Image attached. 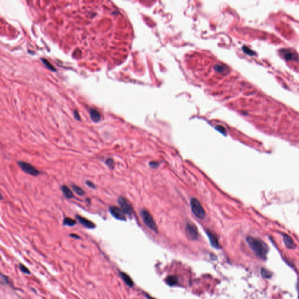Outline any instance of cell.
I'll list each match as a JSON object with an SVG mask.
<instances>
[{
    "label": "cell",
    "mask_w": 299,
    "mask_h": 299,
    "mask_svg": "<svg viewBox=\"0 0 299 299\" xmlns=\"http://www.w3.org/2000/svg\"><path fill=\"white\" fill-rule=\"evenodd\" d=\"M246 240L248 244L256 255L262 259L265 260L266 259L269 248L263 241L252 237H248Z\"/></svg>",
    "instance_id": "obj_1"
},
{
    "label": "cell",
    "mask_w": 299,
    "mask_h": 299,
    "mask_svg": "<svg viewBox=\"0 0 299 299\" xmlns=\"http://www.w3.org/2000/svg\"><path fill=\"white\" fill-rule=\"evenodd\" d=\"M191 206L194 215L199 219H203L206 216V212L200 202L196 198L191 200Z\"/></svg>",
    "instance_id": "obj_2"
},
{
    "label": "cell",
    "mask_w": 299,
    "mask_h": 299,
    "mask_svg": "<svg viewBox=\"0 0 299 299\" xmlns=\"http://www.w3.org/2000/svg\"><path fill=\"white\" fill-rule=\"evenodd\" d=\"M140 216L144 223L149 228L156 233H157L158 230L157 225L149 211L143 209L140 211Z\"/></svg>",
    "instance_id": "obj_3"
},
{
    "label": "cell",
    "mask_w": 299,
    "mask_h": 299,
    "mask_svg": "<svg viewBox=\"0 0 299 299\" xmlns=\"http://www.w3.org/2000/svg\"><path fill=\"white\" fill-rule=\"evenodd\" d=\"M18 164L20 168L27 174L36 176H37L40 174V172L38 169H37L35 167L29 163H27L24 161H18Z\"/></svg>",
    "instance_id": "obj_4"
},
{
    "label": "cell",
    "mask_w": 299,
    "mask_h": 299,
    "mask_svg": "<svg viewBox=\"0 0 299 299\" xmlns=\"http://www.w3.org/2000/svg\"><path fill=\"white\" fill-rule=\"evenodd\" d=\"M118 203L124 213L127 216L131 217L133 210L130 204L127 202V201L123 197L121 196L118 198Z\"/></svg>",
    "instance_id": "obj_5"
},
{
    "label": "cell",
    "mask_w": 299,
    "mask_h": 299,
    "mask_svg": "<svg viewBox=\"0 0 299 299\" xmlns=\"http://www.w3.org/2000/svg\"><path fill=\"white\" fill-rule=\"evenodd\" d=\"M186 233L188 237L191 240H195L198 237V231L197 227L192 223H188L186 224Z\"/></svg>",
    "instance_id": "obj_6"
},
{
    "label": "cell",
    "mask_w": 299,
    "mask_h": 299,
    "mask_svg": "<svg viewBox=\"0 0 299 299\" xmlns=\"http://www.w3.org/2000/svg\"><path fill=\"white\" fill-rule=\"evenodd\" d=\"M109 211L115 219L122 221L126 220L125 214L121 208L115 206H112L109 207Z\"/></svg>",
    "instance_id": "obj_7"
},
{
    "label": "cell",
    "mask_w": 299,
    "mask_h": 299,
    "mask_svg": "<svg viewBox=\"0 0 299 299\" xmlns=\"http://www.w3.org/2000/svg\"><path fill=\"white\" fill-rule=\"evenodd\" d=\"M281 54L284 57L285 59L287 60L298 61L299 57L296 52L291 50L290 49H282L281 50Z\"/></svg>",
    "instance_id": "obj_8"
},
{
    "label": "cell",
    "mask_w": 299,
    "mask_h": 299,
    "mask_svg": "<svg viewBox=\"0 0 299 299\" xmlns=\"http://www.w3.org/2000/svg\"><path fill=\"white\" fill-rule=\"evenodd\" d=\"M76 217H77V220H79V223L82 225H83L84 227H85L88 229H94L95 227V224L94 223H93L92 221H91L90 220H88L87 219H86L85 217H82L79 216V215H77Z\"/></svg>",
    "instance_id": "obj_9"
},
{
    "label": "cell",
    "mask_w": 299,
    "mask_h": 299,
    "mask_svg": "<svg viewBox=\"0 0 299 299\" xmlns=\"http://www.w3.org/2000/svg\"><path fill=\"white\" fill-rule=\"evenodd\" d=\"M206 232V234H207L208 237L209 238L211 246H213L215 248H219L220 245H219L217 238L216 237V236L209 230H207Z\"/></svg>",
    "instance_id": "obj_10"
},
{
    "label": "cell",
    "mask_w": 299,
    "mask_h": 299,
    "mask_svg": "<svg viewBox=\"0 0 299 299\" xmlns=\"http://www.w3.org/2000/svg\"><path fill=\"white\" fill-rule=\"evenodd\" d=\"M283 240L286 246L290 249H293L296 247L293 239L287 234L283 235Z\"/></svg>",
    "instance_id": "obj_11"
},
{
    "label": "cell",
    "mask_w": 299,
    "mask_h": 299,
    "mask_svg": "<svg viewBox=\"0 0 299 299\" xmlns=\"http://www.w3.org/2000/svg\"><path fill=\"white\" fill-rule=\"evenodd\" d=\"M89 115L91 120L97 123L101 120V114L99 112L95 109H91L89 111Z\"/></svg>",
    "instance_id": "obj_12"
},
{
    "label": "cell",
    "mask_w": 299,
    "mask_h": 299,
    "mask_svg": "<svg viewBox=\"0 0 299 299\" xmlns=\"http://www.w3.org/2000/svg\"><path fill=\"white\" fill-rule=\"evenodd\" d=\"M120 276L121 278L124 281V283L129 287H132L134 285V283L132 281V278L126 273L123 272L120 273Z\"/></svg>",
    "instance_id": "obj_13"
},
{
    "label": "cell",
    "mask_w": 299,
    "mask_h": 299,
    "mask_svg": "<svg viewBox=\"0 0 299 299\" xmlns=\"http://www.w3.org/2000/svg\"><path fill=\"white\" fill-rule=\"evenodd\" d=\"M62 191L64 194V195L69 199H71L74 197L73 194L70 189L67 186H62L61 188Z\"/></svg>",
    "instance_id": "obj_14"
},
{
    "label": "cell",
    "mask_w": 299,
    "mask_h": 299,
    "mask_svg": "<svg viewBox=\"0 0 299 299\" xmlns=\"http://www.w3.org/2000/svg\"><path fill=\"white\" fill-rule=\"evenodd\" d=\"M166 282L169 286H175L178 283V279L175 276H169L166 279Z\"/></svg>",
    "instance_id": "obj_15"
},
{
    "label": "cell",
    "mask_w": 299,
    "mask_h": 299,
    "mask_svg": "<svg viewBox=\"0 0 299 299\" xmlns=\"http://www.w3.org/2000/svg\"><path fill=\"white\" fill-rule=\"evenodd\" d=\"M63 224L64 226H74V225L76 224V221L69 217H66L63 220Z\"/></svg>",
    "instance_id": "obj_16"
},
{
    "label": "cell",
    "mask_w": 299,
    "mask_h": 299,
    "mask_svg": "<svg viewBox=\"0 0 299 299\" xmlns=\"http://www.w3.org/2000/svg\"><path fill=\"white\" fill-rule=\"evenodd\" d=\"M72 188L73 191L79 195H83L84 194V191L81 188H79V186H78L77 185H72Z\"/></svg>",
    "instance_id": "obj_17"
},
{
    "label": "cell",
    "mask_w": 299,
    "mask_h": 299,
    "mask_svg": "<svg viewBox=\"0 0 299 299\" xmlns=\"http://www.w3.org/2000/svg\"><path fill=\"white\" fill-rule=\"evenodd\" d=\"M42 61L43 63V64H44V65L46 66V67L48 69H49L50 70L53 71H56L55 68L53 67V66L49 62H48V60H46L44 59H42Z\"/></svg>",
    "instance_id": "obj_18"
},
{
    "label": "cell",
    "mask_w": 299,
    "mask_h": 299,
    "mask_svg": "<svg viewBox=\"0 0 299 299\" xmlns=\"http://www.w3.org/2000/svg\"><path fill=\"white\" fill-rule=\"evenodd\" d=\"M261 274L264 278H267V279L270 278L271 277V275H272L271 273L269 271L265 269H262V270L261 271Z\"/></svg>",
    "instance_id": "obj_19"
},
{
    "label": "cell",
    "mask_w": 299,
    "mask_h": 299,
    "mask_svg": "<svg viewBox=\"0 0 299 299\" xmlns=\"http://www.w3.org/2000/svg\"><path fill=\"white\" fill-rule=\"evenodd\" d=\"M106 164L108 167L110 168L111 169H113L114 168V162L113 159H107L106 161Z\"/></svg>",
    "instance_id": "obj_20"
},
{
    "label": "cell",
    "mask_w": 299,
    "mask_h": 299,
    "mask_svg": "<svg viewBox=\"0 0 299 299\" xmlns=\"http://www.w3.org/2000/svg\"><path fill=\"white\" fill-rule=\"evenodd\" d=\"M19 268L20 270H21L22 272L24 273H25V274H30V271H29V270L27 268V267H26L25 265H22V264H19Z\"/></svg>",
    "instance_id": "obj_21"
},
{
    "label": "cell",
    "mask_w": 299,
    "mask_h": 299,
    "mask_svg": "<svg viewBox=\"0 0 299 299\" xmlns=\"http://www.w3.org/2000/svg\"><path fill=\"white\" fill-rule=\"evenodd\" d=\"M149 165L150 167L153 168H157L159 167V163L158 162H156V161H152V162H150Z\"/></svg>",
    "instance_id": "obj_22"
},
{
    "label": "cell",
    "mask_w": 299,
    "mask_h": 299,
    "mask_svg": "<svg viewBox=\"0 0 299 299\" xmlns=\"http://www.w3.org/2000/svg\"><path fill=\"white\" fill-rule=\"evenodd\" d=\"M85 183H86V185H87L88 186H89V188H92V189H96L97 188V186H95V185L93 182H92L91 181H86Z\"/></svg>",
    "instance_id": "obj_23"
},
{
    "label": "cell",
    "mask_w": 299,
    "mask_h": 299,
    "mask_svg": "<svg viewBox=\"0 0 299 299\" xmlns=\"http://www.w3.org/2000/svg\"><path fill=\"white\" fill-rule=\"evenodd\" d=\"M216 129H217L219 132H221V133H223V134H224V133H226V130H225V129H224V127H222V126H218L216 127Z\"/></svg>",
    "instance_id": "obj_24"
},
{
    "label": "cell",
    "mask_w": 299,
    "mask_h": 299,
    "mask_svg": "<svg viewBox=\"0 0 299 299\" xmlns=\"http://www.w3.org/2000/svg\"><path fill=\"white\" fill-rule=\"evenodd\" d=\"M74 117H75V119H76V120H77V121H80V116H79V113H78V112H77L76 110H75V111H74Z\"/></svg>",
    "instance_id": "obj_25"
},
{
    "label": "cell",
    "mask_w": 299,
    "mask_h": 299,
    "mask_svg": "<svg viewBox=\"0 0 299 299\" xmlns=\"http://www.w3.org/2000/svg\"><path fill=\"white\" fill-rule=\"evenodd\" d=\"M244 50L245 51L246 53L249 54V55H253L254 54V53H253V51L249 50L248 48H246V47H244Z\"/></svg>",
    "instance_id": "obj_26"
},
{
    "label": "cell",
    "mask_w": 299,
    "mask_h": 299,
    "mask_svg": "<svg viewBox=\"0 0 299 299\" xmlns=\"http://www.w3.org/2000/svg\"><path fill=\"white\" fill-rule=\"evenodd\" d=\"M70 237H71L75 238H79V236H78L77 235H76V234H71Z\"/></svg>",
    "instance_id": "obj_27"
}]
</instances>
